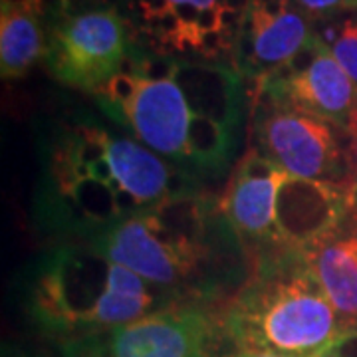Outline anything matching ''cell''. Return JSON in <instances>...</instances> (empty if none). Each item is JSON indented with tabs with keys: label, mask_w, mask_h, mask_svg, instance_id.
<instances>
[{
	"label": "cell",
	"mask_w": 357,
	"mask_h": 357,
	"mask_svg": "<svg viewBox=\"0 0 357 357\" xmlns=\"http://www.w3.org/2000/svg\"><path fill=\"white\" fill-rule=\"evenodd\" d=\"M77 243L187 304L208 306L229 294L232 300L252 270L218 197L206 192L169 201Z\"/></svg>",
	"instance_id": "3"
},
{
	"label": "cell",
	"mask_w": 357,
	"mask_h": 357,
	"mask_svg": "<svg viewBox=\"0 0 357 357\" xmlns=\"http://www.w3.org/2000/svg\"><path fill=\"white\" fill-rule=\"evenodd\" d=\"M347 135H349V149H347L349 151V171H351V185H354V191H356L357 203V117L354 119Z\"/></svg>",
	"instance_id": "19"
},
{
	"label": "cell",
	"mask_w": 357,
	"mask_h": 357,
	"mask_svg": "<svg viewBox=\"0 0 357 357\" xmlns=\"http://www.w3.org/2000/svg\"><path fill=\"white\" fill-rule=\"evenodd\" d=\"M312 38L314 20L296 0H246L232 68L256 84L284 68Z\"/></svg>",
	"instance_id": "11"
},
{
	"label": "cell",
	"mask_w": 357,
	"mask_h": 357,
	"mask_svg": "<svg viewBox=\"0 0 357 357\" xmlns=\"http://www.w3.org/2000/svg\"><path fill=\"white\" fill-rule=\"evenodd\" d=\"M288 173L250 147L230 171L229 183L218 197L220 211L244 244L250 260L280 250L276 229V201Z\"/></svg>",
	"instance_id": "12"
},
{
	"label": "cell",
	"mask_w": 357,
	"mask_h": 357,
	"mask_svg": "<svg viewBox=\"0 0 357 357\" xmlns=\"http://www.w3.org/2000/svg\"><path fill=\"white\" fill-rule=\"evenodd\" d=\"M321 357H335V356H333L332 351H328V354H324V356H321Z\"/></svg>",
	"instance_id": "22"
},
{
	"label": "cell",
	"mask_w": 357,
	"mask_h": 357,
	"mask_svg": "<svg viewBox=\"0 0 357 357\" xmlns=\"http://www.w3.org/2000/svg\"><path fill=\"white\" fill-rule=\"evenodd\" d=\"M314 34L357 86V8H344L314 20Z\"/></svg>",
	"instance_id": "16"
},
{
	"label": "cell",
	"mask_w": 357,
	"mask_h": 357,
	"mask_svg": "<svg viewBox=\"0 0 357 357\" xmlns=\"http://www.w3.org/2000/svg\"><path fill=\"white\" fill-rule=\"evenodd\" d=\"M250 128L252 147L290 177L351 185L349 135L344 129L272 102L258 91L250 100Z\"/></svg>",
	"instance_id": "8"
},
{
	"label": "cell",
	"mask_w": 357,
	"mask_h": 357,
	"mask_svg": "<svg viewBox=\"0 0 357 357\" xmlns=\"http://www.w3.org/2000/svg\"><path fill=\"white\" fill-rule=\"evenodd\" d=\"M344 332L357 330V211L302 250Z\"/></svg>",
	"instance_id": "14"
},
{
	"label": "cell",
	"mask_w": 357,
	"mask_h": 357,
	"mask_svg": "<svg viewBox=\"0 0 357 357\" xmlns=\"http://www.w3.org/2000/svg\"><path fill=\"white\" fill-rule=\"evenodd\" d=\"M222 318L238 349L284 357H321L345 333L302 250L292 248L256 256Z\"/></svg>",
	"instance_id": "5"
},
{
	"label": "cell",
	"mask_w": 357,
	"mask_h": 357,
	"mask_svg": "<svg viewBox=\"0 0 357 357\" xmlns=\"http://www.w3.org/2000/svg\"><path fill=\"white\" fill-rule=\"evenodd\" d=\"M22 292L32 319L68 342L187 304L82 243H62L40 256Z\"/></svg>",
	"instance_id": "4"
},
{
	"label": "cell",
	"mask_w": 357,
	"mask_h": 357,
	"mask_svg": "<svg viewBox=\"0 0 357 357\" xmlns=\"http://www.w3.org/2000/svg\"><path fill=\"white\" fill-rule=\"evenodd\" d=\"M258 93L349 131L357 117V86L314 34L278 72L255 84Z\"/></svg>",
	"instance_id": "10"
},
{
	"label": "cell",
	"mask_w": 357,
	"mask_h": 357,
	"mask_svg": "<svg viewBox=\"0 0 357 357\" xmlns=\"http://www.w3.org/2000/svg\"><path fill=\"white\" fill-rule=\"evenodd\" d=\"M244 6L246 0H117L143 48L230 66Z\"/></svg>",
	"instance_id": "6"
},
{
	"label": "cell",
	"mask_w": 357,
	"mask_h": 357,
	"mask_svg": "<svg viewBox=\"0 0 357 357\" xmlns=\"http://www.w3.org/2000/svg\"><path fill=\"white\" fill-rule=\"evenodd\" d=\"M135 44L115 4L66 6L48 20L42 64L58 84L93 96L119 72Z\"/></svg>",
	"instance_id": "7"
},
{
	"label": "cell",
	"mask_w": 357,
	"mask_h": 357,
	"mask_svg": "<svg viewBox=\"0 0 357 357\" xmlns=\"http://www.w3.org/2000/svg\"><path fill=\"white\" fill-rule=\"evenodd\" d=\"M70 6H103V4H115L117 0H68Z\"/></svg>",
	"instance_id": "20"
},
{
	"label": "cell",
	"mask_w": 357,
	"mask_h": 357,
	"mask_svg": "<svg viewBox=\"0 0 357 357\" xmlns=\"http://www.w3.org/2000/svg\"><path fill=\"white\" fill-rule=\"evenodd\" d=\"M246 84L230 64L135 44L93 100L115 128L204 185L225 177L238 153L250 112Z\"/></svg>",
	"instance_id": "1"
},
{
	"label": "cell",
	"mask_w": 357,
	"mask_h": 357,
	"mask_svg": "<svg viewBox=\"0 0 357 357\" xmlns=\"http://www.w3.org/2000/svg\"><path fill=\"white\" fill-rule=\"evenodd\" d=\"M300 4V8L312 18V20H318L321 16H328V14L337 13V10H344L345 0H296Z\"/></svg>",
	"instance_id": "17"
},
{
	"label": "cell",
	"mask_w": 357,
	"mask_h": 357,
	"mask_svg": "<svg viewBox=\"0 0 357 357\" xmlns=\"http://www.w3.org/2000/svg\"><path fill=\"white\" fill-rule=\"evenodd\" d=\"M229 337L206 304H175L109 332L70 340L66 357H215Z\"/></svg>",
	"instance_id": "9"
},
{
	"label": "cell",
	"mask_w": 357,
	"mask_h": 357,
	"mask_svg": "<svg viewBox=\"0 0 357 357\" xmlns=\"http://www.w3.org/2000/svg\"><path fill=\"white\" fill-rule=\"evenodd\" d=\"M330 351H332L335 357H357V330L356 332L344 333V335L332 345Z\"/></svg>",
	"instance_id": "18"
},
{
	"label": "cell",
	"mask_w": 357,
	"mask_h": 357,
	"mask_svg": "<svg viewBox=\"0 0 357 357\" xmlns=\"http://www.w3.org/2000/svg\"><path fill=\"white\" fill-rule=\"evenodd\" d=\"M230 357H284L278 354H270V351H255V349H238L234 356Z\"/></svg>",
	"instance_id": "21"
},
{
	"label": "cell",
	"mask_w": 357,
	"mask_h": 357,
	"mask_svg": "<svg viewBox=\"0 0 357 357\" xmlns=\"http://www.w3.org/2000/svg\"><path fill=\"white\" fill-rule=\"evenodd\" d=\"M40 222L88 238L169 201L204 192L203 185L163 157L93 119L64 121L44 145Z\"/></svg>",
	"instance_id": "2"
},
{
	"label": "cell",
	"mask_w": 357,
	"mask_h": 357,
	"mask_svg": "<svg viewBox=\"0 0 357 357\" xmlns=\"http://www.w3.org/2000/svg\"><path fill=\"white\" fill-rule=\"evenodd\" d=\"M50 0L0 2V74L2 79L28 76L44 60Z\"/></svg>",
	"instance_id": "15"
},
{
	"label": "cell",
	"mask_w": 357,
	"mask_h": 357,
	"mask_svg": "<svg viewBox=\"0 0 357 357\" xmlns=\"http://www.w3.org/2000/svg\"><path fill=\"white\" fill-rule=\"evenodd\" d=\"M357 208L351 185L290 177L276 201V229L282 248L304 250L337 229Z\"/></svg>",
	"instance_id": "13"
}]
</instances>
